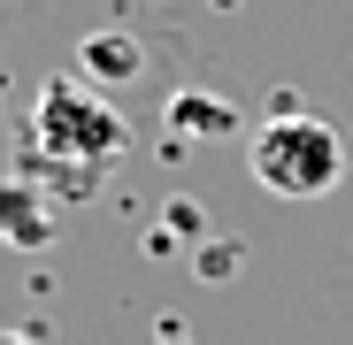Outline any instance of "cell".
Listing matches in <instances>:
<instances>
[{
  "label": "cell",
  "mask_w": 353,
  "mask_h": 345,
  "mask_svg": "<svg viewBox=\"0 0 353 345\" xmlns=\"http://www.w3.org/2000/svg\"><path fill=\"white\" fill-rule=\"evenodd\" d=\"M246 169L276 200H323L345 177V138L323 123V115L292 107V115H269V123L246 138Z\"/></svg>",
  "instance_id": "obj_1"
},
{
  "label": "cell",
  "mask_w": 353,
  "mask_h": 345,
  "mask_svg": "<svg viewBox=\"0 0 353 345\" xmlns=\"http://www.w3.org/2000/svg\"><path fill=\"white\" fill-rule=\"evenodd\" d=\"M131 146V123H123V107H115L100 85L70 77V70H54L39 85V107H31V154L39 161H115Z\"/></svg>",
  "instance_id": "obj_2"
},
{
  "label": "cell",
  "mask_w": 353,
  "mask_h": 345,
  "mask_svg": "<svg viewBox=\"0 0 353 345\" xmlns=\"http://www.w3.org/2000/svg\"><path fill=\"white\" fill-rule=\"evenodd\" d=\"M54 238H62V200H54L39 177H8V185H0V246L39 253Z\"/></svg>",
  "instance_id": "obj_3"
},
{
  "label": "cell",
  "mask_w": 353,
  "mask_h": 345,
  "mask_svg": "<svg viewBox=\"0 0 353 345\" xmlns=\"http://www.w3.org/2000/svg\"><path fill=\"white\" fill-rule=\"evenodd\" d=\"M161 123L176 138H239L246 131V107L230 100V92H208V85H185V92H169L161 107Z\"/></svg>",
  "instance_id": "obj_4"
},
{
  "label": "cell",
  "mask_w": 353,
  "mask_h": 345,
  "mask_svg": "<svg viewBox=\"0 0 353 345\" xmlns=\"http://www.w3.org/2000/svg\"><path fill=\"white\" fill-rule=\"evenodd\" d=\"M77 77L100 85V92L146 77V39H139V31H85V39H77Z\"/></svg>",
  "instance_id": "obj_5"
},
{
  "label": "cell",
  "mask_w": 353,
  "mask_h": 345,
  "mask_svg": "<svg viewBox=\"0 0 353 345\" xmlns=\"http://www.w3.org/2000/svg\"><path fill=\"white\" fill-rule=\"evenodd\" d=\"M31 169H39V185H46L54 200H92V185H100L92 161H39V154H31Z\"/></svg>",
  "instance_id": "obj_6"
},
{
  "label": "cell",
  "mask_w": 353,
  "mask_h": 345,
  "mask_svg": "<svg viewBox=\"0 0 353 345\" xmlns=\"http://www.w3.org/2000/svg\"><path fill=\"white\" fill-rule=\"evenodd\" d=\"M192 261H200V276H230V269H239V246H230V238H200Z\"/></svg>",
  "instance_id": "obj_7"
},
{
  "label": "cell",
  "mask_w": 353,
  "mask_h": 345,
  "mask_svg": "<svg viewBox=\"0 0 353 345\" xmlns=\"http://www.w3.org/2000/svg\"><path fill=\"white\" fill-rule=\"evenodd\" d=\"M0 345H46L39 330H0Z\"/></svg>",
  "instance_id": "obj_8"
},
{
  "label": "cell",
  "mask_w": 353,
  "mask_h": 345,
  "mask_svg": "<svg viewBox=\"0 0 353 345\" xmlns=\"http://www.w3.org/2000/svg\"><path fill=\"white\" fill-rule=\"evenodd\" d=\"M0 115H8V77H0Z\"/></svg>",
  "instance_id": "obj_9"
}]
</instances>
